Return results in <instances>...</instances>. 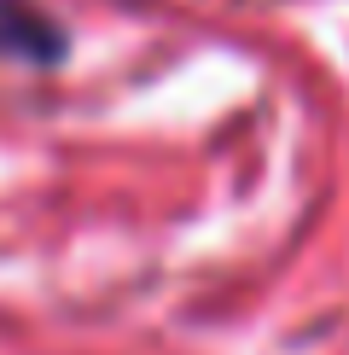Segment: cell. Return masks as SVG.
<instances>
[{"mask_svg": "<svg viewBox=\"0 0 349 355\" xmlns=\"http://www.w3.org/2000/svg\"><path fill=\"white\" fill-rule=\"evenodd\" d=\"M0 58H29V64H58L64 58V29L35 0H0Z\"/></svg>", "mask_w": 349, "mask_h": 355, "instance_id": "obj_1", "label": "cell"}]
</instances>
